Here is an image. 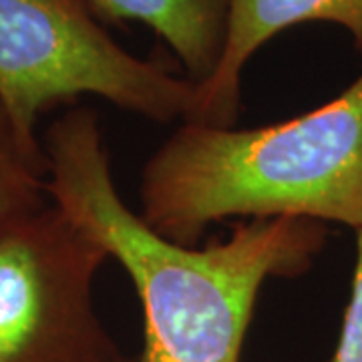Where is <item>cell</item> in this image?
<instances>
[{
  "mask_svg": "<svg viewBox=\"0 0 362 362\" xmlns=\"http://www.w3.org/2000/svg\"><path fill=\"white\" fill-rule=\"evenodd\" d=\"M109 258L47 204L0 235V362H111L121 356L93 302Z\"/></svg>",
  "mask_w": 362,
  "mask_h": 362,
  "instance_id": "cell-4",
  "label": "cell"
},
{
  "mask_svg": "<svg viewBox=\"0 0 362 362\" xmlns=\"http://www.w3.org/2000/svg\"><path fill=\"white\" fill-rule=\"evenodd\" d=\"M332 23L349 30L362 52V0H228L226 45L220 65L197 85L194 115L185 123L228 129L242 105V73L254 52L290 26Z\"/></svg>",
  "mask_w": 362,
  "mask_h": 362,
  "instance_id": "cell-5",
  "label": "cell"
},
{
  "mask_svg": "<svg viewBox=\"0 0 362 362\" xmlns=\"http://www.w3.org/2000/svg\"><path fill=\"white\" fill-rule=\"evenodd\" d=\"M103 21H137L168 42L187 78L206 83L226 45L228 0H87Z\"/></svg>",
  "mask_w": 362,
  "mask_h": 362,
  "instance_id": "cell-6",
  "label": "cell"
},
{
  "mask_svg": "<svg viewBox=\"0 0 362 362\" xmlns=\"http://www.w3.org/2000/svg\"><path fill=\"white\" fill-rule=\"evenodd\" d=\"M141 220L195 246L230 218H306L362 230V75L318 109L254 129L181 123L147 159Z\"/></svg>",
  "mask_w": 362,
  "mask_h": 362,
  "instance_id": "cell-2",
  "label": "cell"
},
{
  "mask_svg": "<svg viewBox=\"0 0 362 362\" xmlns=\"http://www.w3.org/2000/svg\"><path fill=\"white\" fill-rule=\"evenodd\" d=\"M49 202L42 143H26L0 107V235Z\"/></svg>",
  "mask_w": 362,
  "mask_h": 362,
  "instance_id": "cell-7",
  "label": "cell"
},
{
  "mask_svg": "<svg viewBox=\"0 0 362 362\" xmlns=\"http://www.w3.org/2000/svg\"><path fill=\"white\" fill-rule=\"evenodd\" d=\"M111 362H135V361H131V358H125V356L121 354L119 358H115V361H111Z\"/></svg>",
  "mask_w": 362,
  "mask_h": 362,
  "instance_id": "cell-9",
  "label": "cell"
},
{
  "mask_svg": "<svg viewBox=\"0 0 362 362\" xmlns=\"http://www.w3.org/2000/svg\"><path fill=\"white\" fill-rule=\"evenodd\" d=\"M40 143L51 204L89 232L137 290L145 338L135 362H240L262 286L302 276L326 244L322 221L306 218L250 220L206 247L159 235L117 192L90 107L66 111Z\"/></svg>",
  "mask_w": 362,
  "mask_h": 362,
  "instance_id": "cell-1",
  "label": "cell"
},
{
  "mask_svg": "<svg viewBox=\"0 0 362 362\" xmlns=\"http://www.w3.org/2000/svg\"><path fill=\"white\" fill-rule=\"evenodd\" d=\"M81 95L159 123H185L197 85L125 51L87 0H0V107L16 133L40 145V113Z\"/></svg>",
  "mask_w": 362,
  "mask_h": 362,
  "instance_id": "cell-3",
  "label": "cell"
},
{
  "mask_svg": "<svg viewBox=\"0 0 362 362\" xmlns=\"http://www.w3.org/2000/svg\"><path fill=\"white\" fill-rule=\"evenodd\" d=\"M330 362H362V230L356 232V264L337 350Z\"/></svg>",
  "mask_w": 362,
  "mask_h": 362,
  "instance_id": "cell-8",
  "label": "cell"
}]
</instances>
